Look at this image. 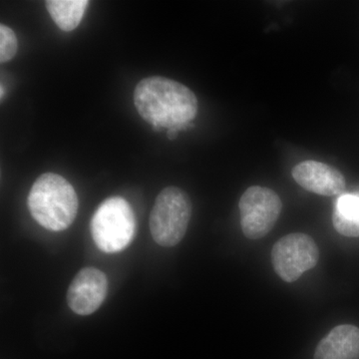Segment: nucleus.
I'll return each instance as SVG.
<instances>
[{"label":"nucleus","mask_w":359,"mask_h":359,"mask_svg":"<svg viewBox=\"0 0 359 359\" xmlns=\"http://www.w3.org/2000/svg\"><path fill=\"white\" fill-rule=\"evenodd\" d=\"M139 115L155 128L188 129L198 113V99L185 85L166 77L144 78L134 90Z\"/></svg>","instance_id":"f257e3e1"},{"label":"nucleus","mask_w":359,"mask_h":359,"mask_svg":"<svg viewBox=\"0 0 359 359\" xmlns=\"http://www.w3.org/2000/svg\"><path fill=\"white\" fill-rule=\"evenodd\" d=\"M28 209L33 219L46 230L65 231L74 222L78 197L69 182L55 173L42 174L30 189Z\"/></svg>","instance_id":"f03ea898"},{"label":"nucleus","mask_w":359,"mask_h":359,"mask_svg":"<svg viewBox=\"0 0 359 359\" xmlns=\"http://www.w3.org/2000/svg\"><path fill=\"white\" fill-rule=\"evenodd\" d=\"M90 230L99 250L106 254L121 252L131 244L136 231L133 209L121 197L106 199L94 212Z\"/></svg>","instance_id":"7ed1b4c3"},{"label":"nucleus","mask_w":359,"mask_h":359,"mask_svg":"<svg viewBox=\"0 0 359 359\" xmlns=\"http://www.w3.org/2000/svg\"><path fill=\"white\" fill-rule=\"evenodd\" d=\"M192 217V202L182 189L167 187L161 191L150 214L153 240L161 247H175L185 237Z\"/></svg>","instance_id":"20e7f679"},{"label":"nucleus","mask_w":359,"mask_h":359,"mask_svg":"<svg viewBox=\"0 0 359 359\" xmlns=\"http://www.w3.org/2000/svg\"><path fill=\"white\" fill-rule=\"evenodd\" d=\"M245 237L259 240L273 230L283 209L278 194L261 186L250 187L238 203Z\"/></svg>","instance_id":"39448f33"},{"label":"nucleus","mask_w":359,"mask_h":359,"mask_svg":"<svg viewBox=\"0 0 359 359\" xmlns=\"http://www.w3.org/2000/svg\"><path fill=\"white\" fill-rule=\"evenodd\" d=\"M320 259L318 245L311 236L294 233L278 241L271 250V263L278 276L294 283L302 273L313 269Z\"/></svg>","instance_id":"423d86ee"},{"label":"nucleus","mask_w":359,"mask_h":359,"mask_svg":"<svg viewBox=\"0 0 359 359\" xmlns=\"http://www.w3.org/2000/svg\"><path fill=\"white\" fill-rule=\"evenodd\" d=\"M108 294L107 276L96 268L82 269L71 282L67 302L71 311L79 316L95 313Z\"/></svg>","instance_id":"0eeeda50"},{"label":"nucleus","mask_w":359,"mask_h":359,"mask_svg":"<svg viewBox=\"0 0 359 359\" xmlns=\"http://www.w3.org/2000/svg\"><path fill=\"white\" fill-rule=\"evenodd\" d=\"M294 181L304 190L332 197L346 190V179L339 170L325 163L304 161L292 169Z\"/></svg>","instance_id":"6e6552de"},{"label":"nucleus","mask_w":359,"mask_h":359,"mask_svg":"<svg viewBox=\"0 0 359 359\" xmlns=\"http://www.w3.org/2000/svg\"><path fill=\"white\" fill-rule=\"evenodd\" d=\"M314 359H359V328L337 325L318 344Z\"/></svg>","instance_id":"1a4fd4ad"},{"label":"nucleus","mask_w":359,"mask_h":359,"mask_svg":"<svg viewBox=\"0 0 359 359\" xmlns=\"http://www.w3.org/2000/svg\"><path fill=\"white\" fill-rule=\"evenodd\" d=\"M87 0H47V11L52 20L65 32H72L81 22L88 6Z\"/></svg>","instance_id":"9d476101"},{"label":"nucleus","mask_w":359,"mask_h":359,"mask_svg":"<svg viewBox=\"0 0 359 359\" xmlns=\"http://www.w3.org/2000/svg\"><path fill=\"white\" fill-rule=\"evenodd\" d=\"M332 224L340 235L359 238V196L344 195L335 205Z\"/></svg>","instance_id":"9b49d317"},{"label":"nucleus","mask_w":359,"mask_h":359,"mask_svg":"<svg viewBox=\"0 0 359 359\" xmlns=\"http://www.w3.org/2000/svg\"><path fill=\"white\" fill-rule=\"evenodd\" d=\"M18 41L15 32L8 26L0 25V62L11 60L18 53Z\"/></svg>","instance_id":"f8f14e48"},{"label":"nucleus","mask_w":359,"mask_h":359,"mask_svg":"<svg viewBox=\"0 0 359 359\" xmlns=\"http://www.w3.org/2000/svg\"><path fill=\"white\" fill-rule=\"evenodd\" d=\"M180 130L176 128H172L168 130L167 135L168 138L170 139V140H174L175 138H176L177 136H178Z\"/></svg>","instance_id":"ddd939ff"}]
</instances>
